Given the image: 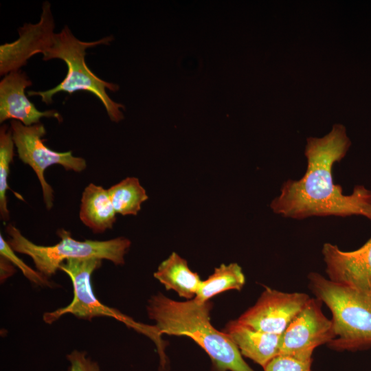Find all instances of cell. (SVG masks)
Returning a JSON list of instances; mask_svg holds the SVG:
<instances>
[{"label":"cell","mask_w":371,"mask_h":371,"mask_svg":"<svg viewBox=\"0 0 371 371\" xmlns=\"http://www.w3.org/2000/svg\"><path fill=\"white\" fill-rule=\"evenodd\" d=\"M85 352L74 351L67 356L71 366L67 371H100L97 363L86 357Z\"/></svg>","instance_id":"ffe728a7"},{"label":"cell","mask_w":371,"mask_h":371,"mask_svg":"<svg viewBox=\"0 0 371 371\" xmlns=\"http://www.w3.org/2000/svg\"><path fill=\"white\" fill-rule=\"evenodd\" d=\"M102 260L70 259L63 262L59 269L65 271L70 278L73 285V299L69 305L45 313L43 320L52 324L65 314H72L79 319L91 320L95 317H109L124 322L128 326L150 335L155 333L154 326L139 324L122 314L115 308H110L95 296L91 284L92 273L100 267Z\"/></svg>","instance_id":"8992f818"},{"label":"cell","mask_w":371,"mask_h":371,"mask_svg":"<svg viewBox=\"0 0 371 371\" xmlns=\"http://www.w3.org/2000/svg\"><path fill=\"white\" fill-rule=\"evenodd\" d=\"M115 214L108 190L89 184L82 194L80 207L79 216L83 224L94 233H103L113 227Z\"/></svg>","instance_id":"4fadbf2b"},{"label":"cell","mask_w":371,"mask_h":371,"mask_svg":"<svg viewBox=\"0 0 371 371\" xmlns=\"http://www.w3.org/2000/svg\"><path fill=\"white\" fill-rule=\"evenodd\" d=\"M107 190L116 214L122 215H136L148 199L145 189L135 177H127Z\"/></svg>","instance_id":"2e32d148"},{"label":"cell","mask_w":371,"mask_h":371,"mask_svg":"<svg viewBox=\"0 0 371 371\" xmlns=\"http://www.w3.org/2000/svg\"><path fill=\"white\" fill-rule=\"evenodd\" d=\"M32 81L25 72L17 70L4 76L0 82V122L12 119L25 126L40 123L43 117L62 120L59 113L54 110L38 111L27 98L25 90Z\"/></svg>","instance_id":"8fae6325"},{"label":"cell","mask_w":371,"mask_h":371,"mask_svg":"<svg viewBox=\"0 0 371 371\" xmlns=\"http://www.w3.org/2000/svg\"><path fill=\"white\" fill-rule=\"evenodd\" d=\"M322 254L330 280L371 296V238L350 251L326 243Z\"/></svg>","instance_id":"30bf717a"},{"label":"cell","mask_w":371,"mask_h":371,"mask_svg":"<svg viewBox=\"0 0 371 371\" xmlns=\"http://www.w3.org/2000/svg\"><path fill=\"white\" fill-rule=\"evenodd\" d=\"M222 331L231 338L243 357L262 368L279 355L282 335L257 330L237 320L229 322Z\"/></svg>","instance_id":"7c38bea8"},{"label":"cell","mask_w":371,"mask_h":371,"mask_svg":"<svg viewBox=\"0 0 371 371\" xmlns=\"http://www.w3.org/2000/svg\"><path fill=\"white\" fill-rule=\"evenodd\" d=\"M212 304L194 298L178 302L159 293L148 300L147 313L158 335L192 338L210 357L213 371H255L244 360L231 338L210 322Z\"/></svg>","instance_id":"7a4b0ae2"},{"label":"cell","mask_w":371,"mask_h":371,"mask_svg":"<svg viewBox=\"0 0 371 371\" xmlns=\"http://www.w3.org/2000/svg\"><path fill=\"white\" fill-rule=\"evenodd\" d=\"M351 141L346 127L335 124L323 137L306 139V171L299 179L286 180L270 203L273 213L302 220L311 216H362L371 221V190L356 185L345 195L334 182L333 167L347 154Z\"/></svg>","instance_id":"6da1fadb"},{"label":"cell","mask_w":371,"mask_h":371,"mask_svg":"<svg viewBox=\"0 0 371 371\" xmlns=\"http://www.w3.org/2000/svg\"><path fill=\"white\" fill-rule=\"evenodd\" d=\"M313 359L303 360L286 355H278L264 368V371H311Z\"/></svg>","instance_id":"d6986e66"},{"label":"cell","mask_w":371,"mask_h":371,"mask_svg":"<svg viewBox=\"0 0 371 371\" xmlns=\"http://www.w3.org/2000/svg\"><path fill=\"white\" fill-rule=\"evenodd\" d=\"M53 16H45L36 54H42L43 60L58 58L67 66V73L63 80L55 87L46 91H30L28 95H38L47 104L52 102V97L59 92L73 93L85 91L95 95L103 104L111 121L118 122L124 119L122 104L114 102L106 93V89L116 91L119 86L98 78L87 67L85 62L86 49L98 45H107L113 36L104 37L96 41L85 42L78 40L65 25L58 33L54 32Z\"/></svg>","instance_id":"3957f363"},{"label":"cell","mask_w":371,"mask_h":371,"mask_svg":"<svg viewBox=\"0 0 371 371\" xmlns=\"http://www.w3.org/2000/svg\"><path fill=\"white\" fill-rule=\"evenodd\" d=\"M10 124L19 158L36 173L46 208L50 210L53 207L54 190L45 179V170L52 165L59 164L67 170L79 172L86 169L87 162L82 157L74 156L71 151L56 152L45 145L43 137L46 131L42 123L25 126L12 120Z\"/></svg>","instance_id":"52a82bcc"},{"label":"cell","mask_w":371,"mask_h":371,"mask_svg":"<svg viewBox=\"0 0 371 371\" xmlns=\"http://www.w3.org/2000/svg\"><path fill=\"white\" fill-rule=\"evenodd\" d=\"M5 231L9 236L7 242L12 249L30 256L37 270L47 277L55 274L60 265L70 259L98 258L110 260L116 265H123L131 246V241L124 237L102 241L77 240L65 229L57 231L59 243L43 246L28 240L12 224H8Z\"/></svg>","instance_id":"5b68a950"},{"label":"cell","mask_w":371,"mask_h":371,"mask_svg":"<svg viewBox=\"0 0 371 371\" xmlns=\"http://www.w3.org/2000/svg\"><path fill=\"white\" fill-rule=\"evenodd\" d=\"M1 282L5 281L8 278L13 275L15 271L14 265L4 256H0Z\"/></svg>","instance_id":"44dd1931"},{"label":"cell","mask_w":371,"mask_h":371,"mask_svg":"<svg viewBox=\"0 0 371 371\" xmlns=\"http://www.w3.org/2000/svg\"><path fill=\"white\" fill-rule=\"evenodd\" d=\"M14 146L11 128L3 125L0 129V215L3 221L10 218L6 192L8 189L10 166L14 155Z\"/></svg>","instance_id":"e0dca14e"},{"label":"cell","mask_w":371,"mask_h":371,"mask_svg":"<svg viewBox=\"0 0 371 371\" xmlns=\"http://www.w3.org/2000/svg\"><path fill=\"white\" fill-rule=\"evenodd\" d=\"M154 277L167 290H173L188 300L195 297L202 282L198 273L191 271L187 261L176 252L159 265Z\"/></svg>","instance_id":"5bb4252c"},{"label":"cell","mask_w":371,"mask_h":371,"mask_svg":"<svg viewBox=\"0 0 371 371\" xmlns=\"http://www.w3.org/2000/svg\"><path fill=\"white\" fill-rule=\"evenodd\" d=\"M308 278L311 291L332 313L335 337L327 346L336 351L371 348V296L316 272H311Z\"/></svg>","instance_id":"277c9868"},{"label":"cell","mask_w":371,"mask_h":371,"mask_svg":"<svg viewBox=\"0 0 371 371\" xmlns=\"http://www.w3.org/2000/svg\"><path fill=\"white\" fill-rule=\"evenodd\" d=\"M0 255L8 259L14 266L19 267L23 274L32 282L45 286H52L47 277L27 266L14 253L10 245L5 240L2 234L0 235Z\"/></svg>","instance_id":"ac0fdd59"},{"label":"cell","mask_w":371,"mask_h":371,"mask_svg":"<svg viewBox=\"0 0 371 371\" xmlns=\"http://www.w3.org/2000/svg\"><path fill=\"white\" fill-rule=\"evenodd\" d=\"M311 297L266 287L256 304L236 320L253 329L282 335Z\"/></svg>","instance_id":"9c48e42d"},{"label":"cell","mask_w":371,"mask_h":371,"mask_svg":"<svg viewBox=\"0 0 371 371\" xmlns=\"http://www.w3.org/2000/svg\"><path fill=\"white\" fill-rule=\"evenodd\" d=\"M245 283V275L237 263L222 264L205 280L201 282L194 299L199 303L207 302L224 291L233 289L240 291Z\"/></svg>","instance_id":"9a60e30c"},{"label":"cell","mask_w":371,"mask_h":371,"mask_svg":"<svg viewBox=\"0 0 371 371\" xmlns=\"http://www.w3.org/2000/svg\"><path fill=\"white\" fill-rule=\"evenodd\" d=\"M322 302L310 298L282 334L278 355L312 359L314 350L335 337L333 322L322 311Z\"/></svg>","instance_id":"ba28073f"}]
</instances>
